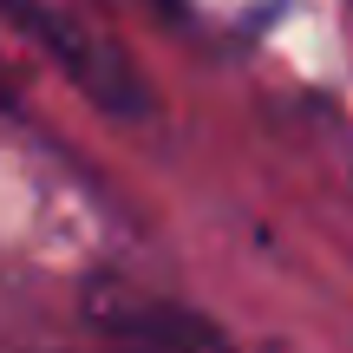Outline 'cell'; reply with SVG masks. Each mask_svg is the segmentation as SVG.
Wrapping results in <instances>:
<instances>
[{
    "label": "cell",
    "instance_id": "cell-1",
    "mask_svg": "<svg viewBox=\"0 0 353 353\" xmlns=\"http://www.w3.org/2000/svg\"><path fill=\"white\" fill-rule=\"evenodd\" d=\"M138 353H223V347L203 341V334H164V341H157V334H144Z\"/></svg>",
    "mask_w": 353,
    "mask_h": 353
}]
</instances>
